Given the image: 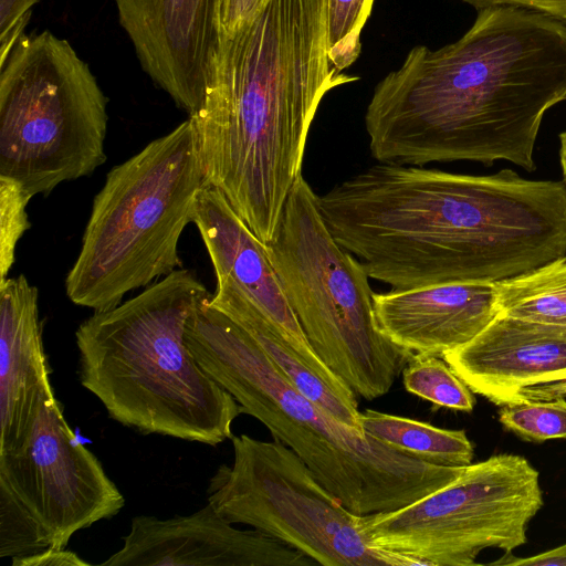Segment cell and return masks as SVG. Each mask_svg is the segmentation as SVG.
<instances>
[{"instance_id": "obj_11", "label": "cell", "mask_w": 566, "mask_h": 566, "mask_svg": "<svg viewBox=\"0 0 566 566\" xmlns=\"http://www.w3.org/2000/svg\"><path fill=\"white\" fill-rule=\"evenodd\" d=\"M0 479L36 515L52 548H65L76 532L125 506L101 461L69 426L55 395L42 401L24 447L0 454Z\"/></svg>"}, {"instance_id": "obj_31", "label": "cell", "mask_w": 566, "mask_h": 566, "mask_svg": "<svg viewBox=\"0 0 566 566\" xmlns=\"http://www.w3.org/2000/svg\"><path fill=\"white\" fill-rule=\"evenodd\" d=\"M39 1L40 0H0V36L9 32Z\"/></svg>"}, {"instance_id": "obj_6", "label": "cell", "mask_w": 566, "mask_h": 566, "mask_svg": "<svg viewBox=\"0 0 566 566\" xmlns=\"http://www.w3.org/2000/svg\"><path fill=\"white\" fill-rule=\"evenodd\" d=\"M208 187L191 119L114 166L93 200L67 297L102 312L181 265L178 244Z\"/></svg>"}, {"instance_id": "obj_2", "label": "cell", "mask_w": 566, "mask_h": 566, "mask_svg": "<svg viewBox=\"0 0 566 566\" xmlns=\"http://www.w3.org/2000/svg\"><path fill=\"white\" fill-rule=\"evenodd\" d=\"M566 99V23L499 6L438 50L417 45L375 87L366 109L379 163L506 160L535 169L545 113Z\"/></svg>"}, {"instance_id": "obj_5", "label": "cell", "mask_w": 566, "mask_h": 566, "mask_svg": "<svg viewBox=\"0 0 566 566\" xmlns=\"http://www.w3.org/2000/svg\"><path fill=\"white\" fill-rule=\"evenodd\" d=\"M210 296L187 323L193 358L348 510L359 515L395 511L462 473L465 467L401 454L336 419L297 390L240 325L209 303Z\"/></svg>"}, {"instance_id": "obj_9", "label": "cell", "mask_w": 566, "mask_h": 566, "mask_svg": "<svg viewBox=\"0 0 566 566\" xmlns=\"http://www.w3.org/2000/svg\"><path fill=\"white\" fill-rule=\"evenodd\" d=\"M233 463L210 478L208 502L323 566H416L370 545L363 515L348 510L282 442L232 436Z\"/></svg>"}, {"instance_id": "obj_26", "label": "cell", "mask_w": 566, "mask_h": 566, "mask_svg": "<svg viewBox=\"0 0 566 566\" xmlns=\"http://www.w3.org/2000/svg\"><path fill=\"white\" fill-rule=\"evenodd\" d=\"M262 0H220L219 25L221 35L231 36L256 12Z\"/></svg>"}, {"instance_id": "obj_27", "label": "cell", "mask_w": 566, "mask_h": 566, "mask_svg": "<svg viewBox=\"0 0 566 566\" xmlns=\"http://www.w3.org/2000/svg\"><path fill=\"white\" fill-rule=\"evenodd\" d=\"M476 10L507 6L545 13L566 23V0H459Z\"/></svg>"}, {"instance_id": "obj_1", "label": "cell", "mask_w": 566, "mask_h": 566, "mask_svg": "<svg viewBox=\"0 0 566 566\" xmlns=\"http://www.w3.org/2000/svg\"><path fill=\"white\" fill-rule=\"evenodd\" d=\"M369 277L407 290L499 282L566 255V186L379 163L318 196Z\"/></svg>"}, {"instance_id": "obj_17", "label": "cell", "mask_w": 566, "mask_h": 566, "mask_svg": "<svg viewBox=\"0 0 566 566\" xmlns=\"http://www.w3.org/2000/svg\"><path fill=\"white\" fill-rule=\"evenodd\" d=\"M38 298L23 274L0 282V454L24 447L42 401L54 395Z\"/></svg>"}, {"instance_id": "obj_20", "label": "cell", "mask_w": 566, "mask_h": 566, "mask_svg": "<svg viewBox=\"0 0 566 566\" xmlns=\"http://www.w3.org/2000/svg\"><path fill=\"white\" fill-rule=\"evenodd\" d=\"M494 285L500 314L566 326V255Z\"/></svg>"}, {"instance_id": "obj_4", "label": "cell", "mask_w": 566, "mask_h": 566, "mask_svg": "<svg viewBox=\"0 0 566 566\" xmlns=\"http://www.w3.org/2000/svg\"><path fill=\"white\" fill-rule=\"evenodd\" d=\"M209 295L191 271L178 269L80 324V382L109 418L142 434L208 446L232 438L242 408L186 343L188 319Z\"/></svg>"}, {"instance_id": "obj_23", "label": "cell", "mask_w": 566, "mask_h": 566, "mask_svg": "<svg viewBox=\"0 0 566 566\" xmlns=\"http://www.w3.org/2000/svg\"><path fill=\"white\" fill-rule=\"evenodd\" d=\"M503 428L525 441L566 438V399L531 400L500 406Z\"/></svg>"}, {"instance_id": "obj_8", "label": "cell", "mask_w": 566, "mask_h": 566, "mask_svg": "<svg viewBox=\"0 0 566 566\" xmlns=\"http://www.w3.org/2000/svg\"><path fill=\"white\" fill-rule=\"evenodd\" d=\"M107 103L67 40L23 33L0 66V176L31 197L91 176L107 158Z\"/></svg>"}, {"instance_id": "obj_3", "label": "cell", "mask_w": 566, "mask_h": 566, "mask_svg": "<svg viewBox=\"0 0 566 566\" xmlns=\"http://www.w3.org/2000/svg\"><path fill=\"white\" fill-rule=\"evenodd\" d=\"M327 18L328 0H262L222 38L206 101L189 116L207 186L264 244L302 176L319 103L358 80L329 62Z\"/></svg>"}, {"instance_id": "obj_16", "label": "cell", "mask_w": 566, "mask_h": 566, "mask_svg": "<svg viewBox=\"0 0 566 566\" xmlns=\"http://www.w3.org/2000/svg\"><path fill=\"white\" fill-rule=\"evenodd\" d=\"M374 313L391 343L442 357L475 337L499 311L494 283L473 282L375 293Z\"/></svg>"}, {"instance_id": "obj_24", "label": "cell", "mask_w": 566, "mask_h": 566, "mask_svg": "<svg viewBox=\"0 0 566 566\" xmlns=\"http://www.w3.org/2000/svg\"><path fill=\"white\" fill-rule=\"evenodd\" d=\"M374 0H328L327 54L332 65L343 72L359 56L360 33Z\"/></svg>"}, {"instance_id": "obj_19", "label": "cell", "mask_w": 566, "mask_h": 566, "mask_svg": "<svg viewBox=\"0 0 566 566\" xmlns=\"http://www.w3.org/2000/svg\"><path fill=\"white\" fill-rule=\"evenodd\" d=\"M360 426L384 446L423 462L467 467L473 460L474 447L464 430L443 429L373 409L360 412Z\"/></svg>"}, {"instance_id": "obj_25", "label": "cell", "mask_w": 566, "mask_h": 566, "mask_svg": "<svg viewBox=\"0 0 566 566\" xmlns=\"http://www.w3.org/2000/svg\"><path fill=\"white\" fill-rule=\"evenodd\" d=\"M32 197L15 181L0 176V282L15 260V248L30 228L27 207Z\"/></svg>"}, {"instance_id": "obj_30", "label": "cell", "mask_w": 566, "mask_h": 566, "mask_svg": "<svg viewBox=\"0 0 566 566\" xmlns=\"http://www.w3.org/2000/svg\"><path fill=\"white\" fill-rule=\"evenodd\" d=\"M491 565L566 566V543L530 557L522 558L514 557L512 554H504L501 559L492 562Z\"/></svg>"}, {"instance_id": "obj_14", "label": "cell", "mask_w": 566, "mask_h": 566, "mask_svg": "<svg viewBox=\"0 0 566 566\" xmlns=\"http://www.w3.org/2000/svg\"><path fill=\"white\" fill-rule=\"evenodd\" d=\"M192 223L205 243L217 283L228 281L237 285L317 373L328 379L340 380L310 345L265 244L221 191L206 187L199 192Z\"/></svg>"}, {"instance_id": "obj_22", "label": "cell", "mask_w": 566, "mask_h": 566, "mask_svg": "<svg viewBox=\"0 0 566 566\" xmlns=\"http://www.w3.org/2000/svg\"><path fill=\"white\" fill-rule=\"evenodd\" d=\"M50 547L48 532L13 488L0 479V557L18 558Z\"/></svg>"}, {"instance_id": "obj_10", "label": "cell", "mask_w": 566, "mask_h": 566, "mask_svg": "<svg viewBox=\"0 0 566 566\" xmlns=\"http://www.w3.org/2000/svg\"><path fill=\"white\" fill-rule=\"evenodd\" d=\"M543 503L539 472L523 455L499 453L412 504L363 515L361 526L370 545L416 566H471L486 548L524 545Z\"/></svg>"}, {"instance_id": "obj_18", "label": "cell", "mask_w": 566, "mask_h": 566, "mask_svg": "<svg viewBox=\"0 0 566 566\" xmlns=\"http://www.w3.org/2000/svg\"><path fill=\"white\" fill-rule=\"evenodd\" d=\"M209 303L240 325L297 390L343 423L365 433L355 392L342 380L317 373L237 285L217 283Z\"/></svg>"}, {"instance_id": "obj_32", "label": "cell", "mask_w": 566, "mask_h": 566, "mask_svg": "<svg viewBox=\"0 0 566 566\" xmlns=\"http://www.w3.org/2000/svg\"><path fill=\"white\" fill-rule=\"evenodd\" d=\"M560 148H559V160L563 171V182L566 186V130L559 135Z\"/></svg>"}, {"instance_id": "obj_29", "label": "cell", "mask_w": 566, "mask_h": 566, "mask_svg": "<svg viewBox=\"0 0 566 566\" xmlns=\"http://www.w3.org/2000/svg\"><path fill=\"white\" fill-rule=\"evenodd\" d=\"M559 397L566 398V369L546 377L541 384L525 387L521 390L514 403L531 400H552Z\"/></svg>"}, {"instance_id": "obj_7", "label": "cell", "mask_w": 566, "mask_h": 566, "mask_svg": "<svg viewBox=\"0 0 566 566\" xmlns=\"http://www.w3.org/2000/svg\"><path fill=\"white\" fill-rule=\"evenodd\" d=\"M286 298L316 355L357 397L386 395L415 355L378 329L363 264L328 229L303 176L265 244Z\"/></svg>"}, {"instance_id": "obj_21", "label": "cell", "mask_w": 566, "mask_h": 566, "mask_svg": "<svg viewBox=\"0 0 566 566\" xmlns=\"http://www.w3.org/2000/svg\"><path fill=\"white\" fill-rule=\"evenodd\" d=\"M406 390L436 406L471 412L472 390L439 356L415 354L402 370Z\"/></svg>"}, {"instance_id": "obj_12", "label": "cell", "mask_w": 566, "mask_h": 566, "mask_svg": "<svg viewBox=\"0 0 566 566\" xmlns=\"http://www.w3.org/2000/svg\"><path fill=\"white\" fill-rule=\"evenodd\" d=\"M144 72L196 114L213 81L222 42L220 0H114Z\"/></svg>"}, {"instance_id": "obj_15", "label": "cell", "mask_w": 566, "mask_h": 566, "mask_svg": "<svg viewBox=\"0 0 566 566\" xmlns=\"http://www.w3.org/2000/svg\"><path fill=\"white\" fill-rule=\"evenodd\" d=\"M442 358L473 394L503 406L525 387L566 369V326L497 314Z\"/></svg>"}, {"instance_id": "obj_13", "label": "cell", "mask_w": 566, "mask_h": 566, "mask_svg": "<svg viewBox=\"0 0 566 566\" xmlns=\"http://www.w3.org/2000/svg\"><path fill=\"white\" fill-rule=\"evenodd\" d=\"M123 547L102 566H310L301 552L271 536L235 528L207 502L189 515H137Z\"/></svg>"}, {"instance_id": "obj_28", "label": "cell", "mask_w": 566, "mask_h": 566, "mask_svg": "<svg viewBox=\"0 0 566 566\" xmlns=\"http://www.w3.org/2000/svg\"><path fill=\"white\" fill-rule=\"evenodd\" d=\"M12 566H88L76 553L65 548L48 547L44 551L31 555L12 558Z\"/></svg>"}]
</instances>
